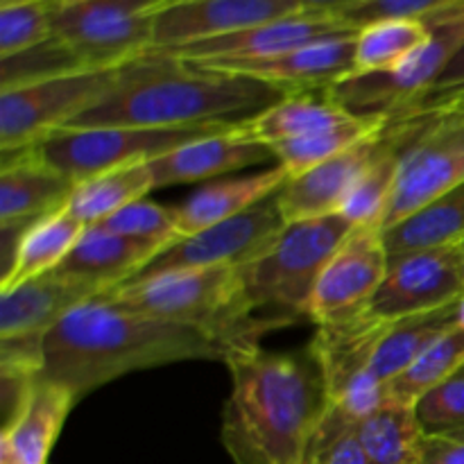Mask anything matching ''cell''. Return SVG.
<instances>
[{
  "label": "cell",
  "mask_w": 464,
  "mask_h": 464,
  "mask_svg": "<svg viewBox=\"0 0 464 464\" xmlns=\"http://www.w3.org/2000/svg\"><path fill=\"white\" fill-rule=\"evenodd\" d=\"M231 394L222 442L234 464H304L329 397L311 349L267 352L256 344L225 356Z\"/></svg>",
  "instance_id": "1"
},
{
  "label": "cell",
  "mask_w": 464,
  "mask_h": 464,
  "mask_svg": "<svg viewBox=\"0 0 464 464\" xmlns=\"http://www.w3.org/2000/svg\"><path fill=\"white\" fill-rule=\"evenodd\" d=\"M356 32L344 25L338 16L326 12H297L290 16L275 18L234 34L216 36V39L198 41V44L179 45V48L159 50L186 62H249V59H267L290 53L313 41L335 34Z\"/></svg>",
  "instance_id": "15"
},
{
  "label": "cell",
  "mask_w": 464,
  "mask_h": 464,
  "mask_svg": "<svg viewBox=\"0 0 464 464\" xmlns=\"http://www.w3.org/2000/svg\"><path fill=\"white\" fill-rule=\"evenodd\" d=\"M93 227L131 240L161 245L166 249L181 240L179 229H177L175 207H163V204L150 202V199H139Z\"/></svg>",
  "instance_id": "36"
},
{
  "label": "cell",
  "mask_w": 464,
  "mask_h": 464,
  "mask_svg": "<svg viewBox=\"0 0 464 464\" xmlns=\"http://www.w3.org/2000/svg\"><path fill=\"white\" fill-rule=\"evenodd\" d=\"M383 134L344 150L343 154L311 168L304 175L290 177L284 188L276 193V202H279V211L285 225L338 216L349 190L379 154Z\"/></svg>",
  "instance_id": "18"
},
{
  "label": "cell",
  "mask_w": 464,
  "mask_h": 464,
  "mask_svg": "<svg viewBox=\"0 0 464 464\" xmlns=\"http://www.w3.org/2000/svg\"><path fill=\"white\" fill-rule=\"evenodd\" d=\"M343 216L290 222L254 261L240 266L245 293L256 311L272 308L281 317H308L322 270L352 234Z\"/></svg>",
  "instance_id": "5"
},
{
  "label": "cell",
  "mask_w": 464,
  "mask_h": 464,
  "mask_svg": "<svg viewBox=\"0 0 464 464\" xmlns=\"http://www.w3.org/2000/svg\"><path fill=\"white\" fill-rule=\"evenodd\" d=\"M464 365V326L456 324L430 344L411 367L388 383L390 403L415 408L426 394Z\"/></svg>",
  "instance_id": "34"
},
{
  "label": "cell",
  "mask_w": 464,
  "mask_h": 464,
  "mask_svg": "<svg viewBox=\"0 0 464 464\" xmlns=\"http://www.w3.org/2000/svg\"><path fill=\"white\" fill-rule=\"evenodd\" d=\"M161 252H166L161 245L109 234L100 227H86L57 272L107 293L139 276Z\"/></svg>",
  "instance_id": "23"
},
{
  "label": "cell",
  "mask_w": 464,
  "mask_h": 464,
  "mask_svg": "<svg viewBox=\"0 0 464 464\" xmlns=\"http://www.w3.org/2000/svg\"><path fill=\"white\" fill-rule=\"evenodd\" d=\"M462 89H464V41H462L460 48L453 53V57L449 59V63L444 66V71L440 72V77L435 80L433 89H430L421 100L438 98V95H447V93H456V91H462ZM417 102H420V100H417Z\"/></svg>",
  "instance_id": "42"
},
{
  "label": "cell",
  "mask_w": 464,
  "mask_h": 464,
  "mask_svg": "<svg viewBox=\"0 0 464 464\" xmlns=\"http://www.w3.org/2000/svg\"><path fill=\"white\" fill-rule=\"evenodd\" d=\"M458 324L464 326V297L460 299V304H458Z\"/></svg>",
  "instance_id": "47"
},
{
  "label": "cell",
  "mask_w": 464,
  "mask_h": 464,
  "mask_svg": "<svg viewBox=\"0 0 464 464\" xmlns=\"http://www.w3.org/2000/svg\"><path fill=\"white\" fill-rule=\"evenodd\" d=\"M152 190L154 177L150 163H136L75 184L66 202V211L84 227H93L121 208L145 199Z\"/></svg>",
  "instance_id": "30"
},
{
  "label": "cell",
  "mask_w": 464,
  "mask_h": 464,
  "mask_svg": "<svg viewBox=\"0 0 464 464\" xmlns=\"http://www.w3.org/2000/svg\"><path fill=\"white\" fill-rule=\"evenodd\" d=\"M390 324L392 322L379 320L367 308L349 320L317 326L308 349L320 365L329 403H338L361 381L372 376V358Z\"/></svg>",
  "instance_id": "20"
},
{
  "label": "cell",
  "mask_w": 464,
  "mask_h": 464,
  "mask_svg": "<svg viewBox=\"0 0 464 464\" xmlns=\"http://www.w3.org/2000/svg\"><path fill=\"white\" fill-rule=\"evenodd\" d=\"M284 227L285 220L279 211V202H276V195H272L231 220L218 222L199 234L177 240L166 252L159 254L139 276L175 270L245 266L254 261L281 234Z\"/></svg>",
  "instance_id": "12"
},
{
  "label": "cell",
  "mask_w": 464,
  "mask_h": 464,
  "mask_svg": "<svg viewBox=\"0 0 464 464\" xmlns=\"http://www.w3.org/2000/svg\"><path fill=\"white\" fill-rule=\"evenodd\" d=\"M401 122L406 139L383 231L464 184V113H430Z\"/></svg>",
  "instance_id": "9"
},
{
  "label": "cell",
  "mask_w": 464,
  "mask_h": 464,
  "mask_svg": "<svg viewBox=\"0 0 464 464\" xmlns=\"http://www.w3.org/2000/svg\"><path fill=\"white\" fill-rule=\"evenodd\" d=\"M75 401L63 385L41 376L32 381L16 408L5 417L0 464H48L50 451Z\"/></svg>",
  "instance_id": "19"
},
{
  "label": "cell",
  "mask_w": 464,
  "mask_h": 464,
  "mask_svg": "<svg viewBox=\"0 0 464 464\" xmlns=\"http://www.w3.org/2000/svg\"><path fill=\"white\" fill-rule=\"evenodd\" d=\"M464 297V245L435 247L390 258L388 275L376 290L370 313L379 320L438 311Z\"/></svg>",
  "instance_id": "13"
},
{
  "label": "cell",
  "mask_w": 464,
  "mask_h": 464,
  "mask_svg": "<svg viewBox=\"0 0 464 464\" xmlns=\"http://www.w3.org/2000/svg\"><path fill=\"white\" fill-rule=\"evenodd\" d=\"M304 12L295 0H168L154 14L152 50H170L234 34Z\"/></svg>",
  "instance_id": "14"
},
{
  "label": "cell",
  "mask_w": 464,
  "mask_h": 464,
  "mask_svg": "<svg viewBox=\"0 0 464 464\" xmlns=\"http://www.w3.org/2000/svg\"><path fill=\"white\" fill-rule=\"evenodd\" d=\"M225 356L227 349L204 331L127 311L100 293L45 335L41 379L82 399L131 372Z\"/></svg>",
  "instance_id": "3"
},
{
  "label": "cell",
  "mask_w": 464,
  "mask_h": 464,
  "mask_svg": "<svg viewBox=\"0 0 464 464\" xmlns=\"http://www.w3.org/2000/svg\"><path fill=\"white\" fill-rule=\"evenodd\" d=\"M118 306L157 320L193 326L229 349L256 344L285 317H263L245 293L240 266L175 270L139 276L102 293Z\"/></svg>",
  "instance_id": "4"
},
{
  "label": "cell",
  "mask_w": 464,
  "mask_h": 464,
  "mask_svg": "<svg viewBox=\"0 0 464 464\" xmlns=\"http://www.w3.org/2000/svg\"><path fill=\"white\" fill-rule=\"evenodd\" d=\"M430 113H464V89L456 93L438 95V98L420 100L399 121H412V118L430 116Z\"/></svg>",
  "instance_id": "43"
},
{
  "label": "cell",
  "mask_w": 464,
  "mask_h": 464,
  "mask_svg": "<svg viewBox=\"0 0 464 464\" xmlns=\"http://www.w3.org/2000/svg\"><path fill=\"white\" fill-rule=\"evenodd\" d=\"M458 16H464V0H456V3L449 5L447 9H442V12H438L435 16H430L426 23L447 21V18H458Z\"/></svg>",
  "instance_id": "45"
},
{
  "label": "cell",
  "mask_w": 464,
  "mask_h": 464,
  "mask_svg": "<svg viewBox=\"0 0 464 464\" xmlns=\"http://www.w3.org/2000/svg\"><path fill=\"white\" fill-rule=\"evenodd\" d=\"M113 71H82L0 91V148L23 150L71 125L111 89Z\"/></svg>",
  "instance_id": "10"
},
{
  "label": "cell",
  "mask_w": 464,
  "mask_h": 464,
  "mask_svg": "<svg viewBox=\"0 0 464 464\" xmlns=\"http://www.w3.org/2000/svg\"><path fill=\"white\" fill-rule=\"evenodd\" d=\"M290 93L295 91L150 50L116 68L111 89L68 127L188 130L245 122Z\"/></svg>",
  "instance_id": "2"
},
{
  "label": "cell",
  "mask_w": 464,
  "mask_h": 464,
  "mask_svg": "<svg viewBox=\"0 0 464 464\" xmlns=\"http://www.w3.org/2000/svg\"><path fill=\"white\" fill-rule=\"evenodd\" d=\"M98 288L57 270L25 281L0 297V340L45 338L72 308L89 302Z\"/></svg>",
  "instance_id": "21"
},
{
  "label": "cell",
  "mask_w": 464,
  "mask_h": 464,
  "mask_svg": "<svg viewBox=\"0 0 464 464\" xmlns=\"http://www.w3.org/2000/svg\"><path fill=\"white\" fill-rule=\"evenodd\" d=\"M353 53L356 32L326 36L290 53L249 62H190L208 71L231 72V75L254 77V80L276 84L288 91L326 89L344 77L353 75ZM186 62V59H184Z\"/></svg>",
  "instance_id": "16"
},
{
  "label": "cell",
  "mask_w": 464,
  "mask_h": 464,
  "mask_svg": "<svg viewBox=\"0 0 464 464\" xmlns=\"http://www.w3.org/2000/svg\"><path fill=\"white\" fill-rule=\"evenodd\" d=\"M429 25V41L399 66L370 75H349L326 86L324 93L356 118H401L433 89L440 72L464 41V16Z\"/></svg>",
  "instance_id": "8"
},
{
  "label": "cell",
  "mask_w": 464,
  "mask_h": 464,
  "mask_svg": "<svg viewBox=\"0 0 464 464\" xmlns=\"http://www.w3.org/2000/svg\"><path fill=\"white\" fill-rule=\"evenodd\" d=\"M358 438L370 464H420L426 430L415 408L385 403L358 421Z\"/></svg>",
  "instance_id": "31"
},
{
  "label": "cell",
  "mask_w": 464,
  "mask_h": 464,
  "mask_svg": "<svg viewBox=\"0 0 464 464\" xmlns=\"http://www.w3.org/2000/svg\"><path fill=\"white\" fill-rule=\"evenodd\" d=\"M25 3H39V0H0V9L14 7V5H25Z\"/></svg>",
  "instance_id": "46"
},
{
  "label": "cell",
  "mask_w": 464,
  "mask_h": 464,
  "mask_svg": "<svg viewBox=\"0 0 464 464\" xmlns=\"http://www.w3.org/2000/svg\"><path fill=\"white\" fill-rule=\"evenodd\" d=\"M72 188L75 184L39 161L32 148L5 150L0 168V227L30 225L66 207Z\"/></svg>",
  "instance_id": "22"
},
{
  "label": "cell",
  "mask_w": 464,
  "mask_h": 464,
  "mask_svg": "<svg viewBox=\"0 0 464 464\" xmlns=\"http://www.w3.org/2000/svg\"><path fill=\"white\" fill-rule=\"evenodd\" d=\"M302 9L306 12H326V14H335L340 9L349 7V5L358 3V0H295Z\"/></svg>",
  "instance_id": "44"
},
{
  "label": "cell",
  "mask_w": 464,
  "mask_h": 464,
  "mask_svg": "<svg viewBox=\"0 0 464 464\" xmlns=\"http://www.w3.org/2000/svg\"><path fill=\"white\" fill-rule=\"evenodd\" d=\"M388 267L385 231L381 227H353L322 270L308 306V320L322 326L367 311Z\"/></svg>",
  "instance_id": "11"
},
{
  "label": "cell",
  "mask_w": 464,
  "mask_h": 464,
  "mask_svg": "<svg viewBox=\"0 0 464 464\" xmlns=\"http://www.w3.org/2000/svg\"><path fill=\"white\" fill-rule=\"evenodd\" d=\"M168 0H53V34L89 71H113L152 50L154 14Z\"/></svg>",
  "instance_id": "7"
},
{
  "label": "cell",
  "mask_w": 464,
  "mask_h": 464,
  "mask_svg": "<svg viewBox=\"0 0 464 464\" xmlns=\"http://www.w3.org/2000/svg\"><path fill=\"white\" fill-rule=\"evenodd\" d=\"M86 227L66 211V207L39 218L32 225L21 227L14 234V252L7 267L3 270L0 290H12L25 281L44 276L57 270Z\"/></svg>",
  "instance_id": "25"
},
{
  "label": "cell",
  "mask_w": 464,
  "mask_h": 464,
  "mask_svg": "<svg viewBox=\"0 0 464 464\" xmlns=\"http://www.w3.org/2000/svg\"><path fill=\"white\" fill-rule=\"evenodd\" d=\"M403 139H406V122L390 121L379 154L358 177L338 213L353 227H381L383 229V220L388 216L394 186H397Z\"/></svg>",
  "instance_id": "27"
},
{
  "label": "cell",
  "mask_w": 464,
  "mask_h": 464,
  "mask_svg": "<svg viewBox=\"0 0 464 464\" xmlns=\"http://www.w3.org/2000/svg\"><path fill=\"white\" fill-rule=\"evenodd\" d=\"M420 464H464V440L426 435Z\"/></svg>",
  "instance_id": "41"
},
{
  "label": "cell",
  "mask_w": 464,
  "mask_h": 464,
  "mask_svg": "<svg viewBox=\"0 0 464 464\" xmlns=\"http://www.w3.org/2000/svg\"><path fill=\"white\" fill-rule=\"evenodd\" d=\"M304 464H370L358 438V421L349 420L338 408L326 406L308 442Z\"/></svg>",
  "instance_id": "37"
},
{
  "label": "cell",
  "mask_w": 464,
  "mask_h": 464,
  "mask_svg": "<svg viewBox=\"0 0 464 464\" xmlns=\"http://www.w3.org/2000/svg\"><path fill=\"white\" fill-rule=\"evenodd\" d=\"M238 122L202 125L188 130H148V127H62L32 145L39 161L72 184L118 168L152 163L163 154L216 134Z\"/></svg>",
  "instance_id": "6"
},
{
  "label": "cell",
  "mask_w": 464,
  "mask_h": 464,
  "mask_svg": "<svg viewBox=\"0 0 464 464\" xmlns=\"http://www.w3.org/2000/svg\"><path fill=\"white\" fill-rule=\"evenodd\" d=\"M82 71H89V68L62 39L53 34L34 48H27L12 57H0V91L39 84V82Z\"/></svg>",
  "instance_id": "35"
},
{
  "label": "cell",
  "mask_w": 464,
  "mask_h": 464,
  "mask_svg": "<svg viewBox=\"0 0 464 464\" xmlns=\"http://www.w3.org/2000/svg\"><path fill=\"white\" fill-rule=\"evenodd\" d=\"M270 159H275L272 150L252 139L245 130V122H238V125L190 140L163 154L157 161L150 163V170H152L154 190H157L231 175V172L258 166Z\"/></svg>",
  "instance_id": "17"
},
{
  "label": "cell",
  "mask_w": 464,
  "mask_h": 464,
  "mask_svg": "<svg viewBox=\"0 0 464 464\" xmlns=\"http://www.w3.org/2000/svg\"><path fill=\"white\" fill-rule=\"evenodd\" d=\"M388 122L390 121H385V118H353L352 122H344L340 127L276 143L270 150L279 166H284L290 177H297L311 168L320 166V163L329 161V159L338 157L344 150L362 143V140L383 134Z\"/></svg>",
  "instance_id": "32"
},
{
  "label": "cell",
  "mask_w": 464,
  "mask_h": 464,
  "mask_svg": "<svg viewBox=\"0 0 464 464\" xmlns=\"http://www.w3.org/2000/svg\"><path fill=\"white\" fill-rule=\"evenodd\" d=\"M390 258L435 247L464 245V184L444 193L385 231Z\"/></svg>",
  "instance_id": "28"
},
{
  "label": "cell",
  "mask_w": 464,
  "mask_h": 464,
  "mask_svg": "<svg viewBox=\"0 0 464 464\" xmlns=\"http://www.w3.org/2000/svg\"><path fill=\"white\" fill-rule=\"evenodd\" d=\"M353 118L356 116L335 104L324 93V89H322V95L295 91L275 107L245 121V130L258 143L272 148L284 140L302 139V136L317 134V131L331 130V127H340L344 122H352Z\"/></svg>",
  "instance_id": "26"
},
{
  "label": "cell",
  "mask_w": 464,
  "mask_h": 464,
  "mask_svg": "<svg viewBox=\"0 0 464 464\" xmlns=\"http://www.w3.org/2000/svg\"><path fill=\"white\" fill-rule=\"evenodd\" d=\"M288 179L290 175L285 172V168L276 163L275 168H267V170L208 181V184L199 186L195 193L188 195V199L175 207L179 238H188L218 222L231 220V218L249 211L263 199L279 193Z\"/></svg>",
  "instance_id": "24"
},
{
  "label": "cell",
  "mask_w": 464,
  "mask_h": 464,
  "mask_svg": "<svg viewBox=\"0 0 464 464\" xmlns=\"http://www.w3.org/2000/svg\"><path fill=\"white\" fill-rule=\"evenodd\" d=\"M453 3L456 0H358V3L335 12L334 16H338L344 25L358 32L370 23L392 21V18L429 21L430 16H435Z\"/></svg>",
  "instance_id": "40"
},
{
  "label": "cell",
  "mask_w": 464,
  "mask_h": 464,
  "mask_svg": "<svg viewBox=\"0 0 464 464\" xmlns=\"http://www.w3.org/2000/svg\"><path fill=\"white\" fill-rule=\"evenodd\" d=\"M426 435L464 440V365L415 406Z\"/></svg>",
  "instance_id": "39"
},
{
  "label": "cell",
  "mask_w": 464,
  "mask_h": 464,
  "mask_svg": "<svg viewBox=\"0 0 464 464\" xmlns=\"http://www.w3.org/2000/svg\"><path fill=\"white\" fill-rule=\"evenodd\" d=\"M53 36V0L0 9V57H12Z\"/></svg>",
  "instance_id": "38"
},
{
  "label": "cell",
  "mask_w": 464,
  "mask_h": 464,
  "mask_svg": "<svg viewBox=\"0 0 464 464\" xmlns=\"http://www.w3.org/2000/svg\"><path fill=\"white\" fill-rule=\"evenodd\" d=\"M430 25L417 18H392V21L370 23L356 32L353 53V75L390 71L411 57L429 41Z\"/></svg>",
  "instance_id": "33"
},
{
  "label": "cell",
  "mask_w": 464,
  "mask_h": 464,
  "mask_svg": "<svg viewBox=\"0 0 464 464\" xmlns=\"http://www.w3.org/2000/svg\"><path fill=\"white\" fill-rule=\"evenodd\" d=\"M458 304L460 302L392 322L372 358V376L381 383H390L394 376L411 367L430 344L458 324Z\"/></svg>",
  "instance_id": "29"
}]
</instances>
